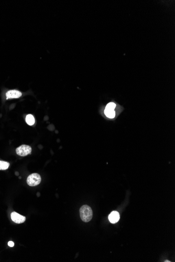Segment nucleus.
Returning a JSON list of instances; mask_svg holds the SVG:
<instances>
[{
    "label": "nucleus",
    "mask_w": 175,
    "mask_h": 262,
    "mask_svg": "<svg viewBox=\"0 0 175 262\" xmlns=\"http://www.w3.org/2000/svg\"><path fill=\"white\" fill-rule=\"evenodd\" d=\"M80 215L82 221L85 222H88L92 218V210L90 206L83 205L80 209Z\"/></svg>",
    "instance_id": "f257e3e1"
},
{
    "label": "nucleus",
    "mask_w": 175,
    "mask_h": 262,
    "mask_svg": "<svg viewBox=\"0 0 175 262\" xmlns=\"http://www.w3.org/2000/svg\"><path fill=\"white\" fill-rule=\"evenodd\" d=\"M41 177L37 173H33L30 175L27 179V183L30 186H35L41 182Z\"/></svg>",
    "instance_id": "f03ea898"
},
{
    "label": "nucleus",
    "mask_w": 175,
    "mask_h": 262,
    "mask_svg": "<svg viewBox=\"0 0 175 262\" xmlns=\"http://www.w3.org/2000/svg\"><path fill=\"white\" fill-rule=\"evenodd\" d=\"M16 152L19 156H25L30 154L32 152V148L28 145H22L19 147H17Z\"/></svg>",
    "instance_id": "7ed1b4c3"
},
{
    "label": "nucleus",
    "mask_w": 175,
    "mask_h": 262,
    "mask_svg": "<svg viewBox=\"0 0 175 262\" xmlns=\"http://www.w3.org/2000/svg\"><path fill=\"white\" fill-rule=\"evenodd\" d=\"M12 220L16 224H22L26 220V218L24 216L19 215L16 212H13L11 215Z\"/></svg>",
    "instance_id": "20e7f679"
},
{
    "label": "nucleus",
    "mask_w": 175,
    "mask_h": 262,
    "mask_svg": "<svg viewBox=\"0 0 175 262\" xmlns=\"http://www.w3.org/2000/svg\"><path fill=\"white\" fill-rule=\"evenodd\" d=\"M22 95V93L19 91L11 90L8 91L6 94V99L18 98Z\"/></svg>",
    "instance_id": "39448f33"
},
{
    "label": "nucleus",
    "mask_w": 175,
    "mask_h": 262,
    "mask_svg": "<svg viewBox=\"0 0 175 262\" xmlns=\"http://www.w3.org/2000/svg\"><path fill=\"white\" fill-rule=\"evenodd\" d=\"M109 219L111 223L115 224L118 222L120 219V214L118 211H113L109 216Z\"/></svg>",
    "instance_id": "423d86ee"
},
{
    "label": "nucleus",
    "mask_w": 175,
    "mask_h": 262,
    "mask_svg": "<svg viewBox=\"0 0 175 262\" xmlns=\"http://www.w3.org/2000/svg\"><path fill=\"white\" fill-rule=\"evenodd\" d=\"M104 113L106 116L110 118H113L115 117V113L114 110L105 108L104 110Z\"/></svg>",
    "instance_id": "0eeeda50"
},
{
    "label": "nucleus",
    "mask_w": 175,
    "mask_h": 262,
    "mask_svg": "<svg viewBox=\"0 0 175 262\" xmlns=\"http://www.w3.org/2000/svg\"><path fill=\"white\" fill-rule=\"evenodd\" d=\"M26 121L28 125H29L30 126H32L35 123V118L33 115L29 114V115H27V116L26 117Z\"/></svg>",
    "instance_id": "6e6552de"
},
{
    "label": "nucleus",
    "mask_w": 175,
    "mask_h": 262,
    "mask_svg": "<svg viewBox=\"0 0 175 262\" xmlns=\"http://www.w3.org/2000/svg\"><path fill=\"white\" fill-rule=\"evenodd\" d=\"M10 167V163L6 161H0V170H6Z\"/></svg>",
    "instance_id": "1a4fd4ad"
},
{
    "label": "nucleus",
    "mask_w": 175,
    "mask_h": 262,
    "mask_svg": "<svg viewBox=\"0 0 175 262\" xmlns=\"http://www.w3.org/2000/svg\"><path fill=\"white\" fill-rule=\"evenodd\" d=\"M115 106H116V105H115V103H110L109 104H107L106 106V108L107 109H112V110H114V108H115Z\"/></svg>",
    "instance_id": "9d476101"
},
{
    "label": "nucleus",
    "mask_w": 175,
    "mask_h": 262,
    "mask_svg": "<svg viewBox=\"0 0 175 262\" xmlns=\"http://www.w3.org/2000/svg\"><path fill=\"white\" fill-rule=\"evenodd\" d=\"M8 245L10 247H13L14 246V242H12V241H10V242H8Z\"/></svg>",
    "instance_id": "9b49d317"
}]
</instances>
